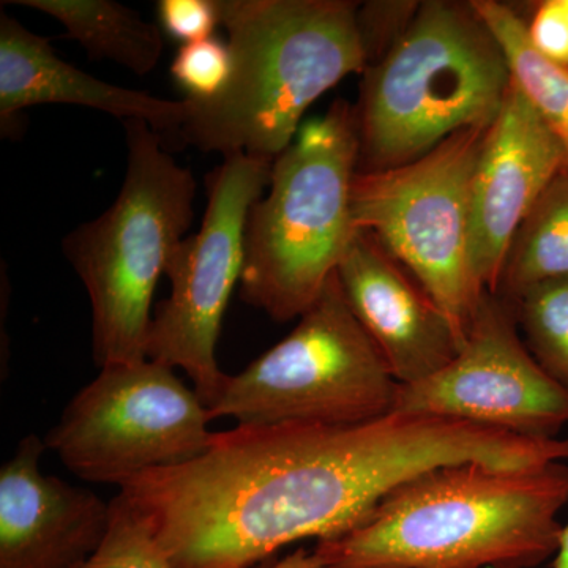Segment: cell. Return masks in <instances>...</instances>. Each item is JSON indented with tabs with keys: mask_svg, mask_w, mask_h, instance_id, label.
<instances>
[{
	"mask_svg": "<svg viewBox=\"0 0 568 568\" xmlns=\"http://www.w3.org/2000/svg\"><path fill=\"white\" fill-rule=\"evenodd\" d=\"M536 439L392 413L361 425H237L192 462L142 474L119 496L175 568H260L295 541L343 536L403 481L448 465L567 462Z\"/></svg>",
	"mask_w": 568,
	"mask_h": 568,
	"instance_id": "cell-1",
	"label": "cell"
},
{
	"mask_svg": "<svg viewBox=\"0 0 568 568\" xmlns=\"http://www.w3.org/2000/svg\"><path fill=\"white\" fill-rule=\"evenodd\" d=\"M567 504L566 462L435 467L306 559L310 568H534L555 558Z\"/></svg>",
	"mask_w": 568,
	"mask_h": 568,
	"instance_id": "cell-2",
	"label": "cell"
},
{
	"mask_svg": "<svg viewBox=\"0 0 568 568\" xmlns=\"http://www.w3.org/2000/svg\"><path fill=\"white\" fill-rule=\"evenodd\" d=\"M233 77L211 102L189 103L178 144L271 160L298 133L325 92L369 65L349 0H216Z\"/></svg>",
	"mask_w": 568,
	"mask_h": 568,
	"instance_id": "cell-3",
	"label": "cell"
},
{
	"mask_svg": "<svg viewBox=\"0 0 568 568\" xmlns=\"http://www.w3.org/2000/svg\"><path fill=\"white\" fill-rule=\"evenodd\" d=\"M510 89L503 47L470 2H418L364 71L354 106L357 173L403 166L452 134L491 125Z\"/></svg>",
	"mask_w": 568,
	"mask_h": 568,
	"instance_id": "cell-4",
	"label": "cell"
},
{
	"mask_svg": "<svg viewBox=\"0 0 568 568\" xmlns=\"http://www.w3.org/2000/svg\"><path fill=\"white\" fill-rule=\"evenodd\" d=\"M125 126V179L110 209L80 224L62 242L92 312L97 366L148 358L156 284L193 222L196 181L175 163L149 123Z\"/></svg>",
	"mask_w": 568,
	"mask_h": 568,
	"instance_id": "cell-5",
	"label": "cell"
},
{
	"mask_svg": "<svg viewBox=\"0 0 568 568\" xmlns=\"http://www.w3.org/2000/svg\"><path fill=\"white\" fill-rule=\"evenodd\" d=\"M355 108L336 100L301 126L272 164L268 193L250 211L241 298L276 323L304 315L338 271L357 227Z\"/></svg>",
	"mask_w": 568,
	"mask_h": 568,
	"instance_id": "cell-6",
	"label": "cell"
},
{
	"mask_svg": "<svg viewBox=\"0 0 568 568\" xmlns=\"http://www.w3.org/2000/svg\"><path fill=\"white\" fill-rule=\"evenodd\" d=\"M398 390L335 272L282 342L227 375L209 416L237 425H361L394 413Z\"/></svg>",
	"mask_w": 568,
	"mask_h": 568,
	"instance_id": "cell-7",
	"label": "cell"
},
{
	"mask_svg": "<svg viewBox=\"0 0 568 568\" xmlns=\"http://www.w3.org/2000/svg\"><path fill=\"white\" fill-rule=\"evenodd\" d=\"M489 125L452 134L414 162L357 173L351 211L467 335L484 290L470 265V190Z\"/></svg>",
	"mask_w": 568,
	"mask_h": 568,
	"instance_id": "cell-8",
	"label": "cell"
},
{
	"mask_svg": "<svg viewBox=\"0 0 568 568\" xmlns=\"http://www.w3.org/2000/svg\"><path fill=\"white\" fill-rule=\"evenodd\" d=\"M209 407L171 366L151 358L104 366L44 437L74 476L118 487L192 462L213 433Z\"/></svg>",
	"mask_w": 568,
	"mask_h": 568,
	"instance_id": "cell-9",
	"label": "cell"
},
{
	"mask_svg": "<svg viewBox=\"0 0 568 568\" xmlns=\"http://www.w3.org/2000/svg\"><path fill=\"white\" fill-rule=\"evenodd\" d=\"M272 164L233 153L205 178L207 205L200 233L186 237L171 257L164 274L171 293L149 328L148 358L182 369L207 407L227 377L216 362V345L231 295L244 274L250 211L267 190Z\"/></svg>",
	"mask_w": 568,
	"mask_h": 568,
	"instance_id": "cell-10",
	"label": "cell"
},
{
	"mask_svg": "<svg viewBox=\"0 0 568 568\" xmlns=\"http://www.w3.org/2000/svg\"><path fill=\"white\" fill-rule=\"evenodd\" d=\"M394 413L552 439L568 425V394L530 354L514 306L487 291L457 357L435 375L399 386Z\"/></svg>",
	"mask_w": 568,
	"mask_h": 568,
	"instance_id": "cell-11",
	"label": "cell"
},
{
	"mask_svg": "<svg viewBox=\"0 0 568 568\" xmlns=\"http://www.w3.org/2000/svg\"><path fill=\"white\" fill-rule=\"evenodd\" d=\"M566 159L556 138L511 82L489 125L470 190V265L495 294L515 234Z\"/></svg>",
	"mask_w": 568,
	"mask_h": 568,
	"instance_id": "cell-12",
	"label": "cell"
},
{
	"mask_svg": "<svg viewBox=\"0 0 568 568\" xmlns=\"http://www.w3.org/2000/svg\"><path fill=\"white\" fill-rule=\"evenodd\" d=\"M336 275L399 386L435 375L465 345L450 317L375 235L357 230Z\"/></svg>",
	"mask_w": 568,
	"mask_h": 568,
	"instance_id": "cell-13",
	"label": "cell"
},
{
	"mask_svg": "<svg viewBox=\"0 0 568 568\" xmlns=\"http://www.w3.org/2000/svg\"><path fill=\"white\" fill-rule=\"evenodd\" d=\"M36 433L0 470V568H81L102 547L111 503L41 473Z\"/></svg>",
	"mask_w": 568,
	"mask_h": 568,
	"instance_id": "cell-14",
	"label": "cell"
},
{
	"mask_svg": "<svg viewBox=\"0 0 568 568\" xmlns=\"http://www.w3.org/2000/svg\"><path fill=\"white\" fill-rule=\"evenodd\" d=\"M74 104L106 112L123 122L149 123L164 142L178 140L189 119L186 100H166L132 91L67 63L52 51L50 40L0 14V126H11L28 108L39 104Z\"/></svg>",
	"mask_w": 568,
	"mask_h": 568,
	"instance_id": "cell-15",
	"label": "cell"
},
{
	"mask_svg": "<svg viewBox=\"0 0 568 568\" xmlns=\"http://www.w3.org/2000/svg\"><path fill=\"white\" fill-rule=\"evenodd\" d=\"M7 6L39 10L65 28L95 61H111L145 77L163 55L160 28L136 10L112 0H7Z\"/></svg>",
	"mask_w": 568,
	"mask_h": 568,
	"instance_id": "cell-16",
	"label": "cell"
},
{
	"mask_svg": "<svg viewBox=\"0 0 568 568\" xmlns=\"http://www.w3.org/2000/svg\"><path fill=\"white\" fill-rule=\"evenodd\" d=\"M470 6L503 47L515 88L559 142L568 171L567 67L549 61L536 50L530 43L525 18L514 7L496 0H473Z\"/></svg>",
	"mask_w": 568,
	"mask_h": 568,
	"instance_id": "cell-17",
	"label": "cell"
},
{
	"mask_svg": "<svg viewBox=\"0 0 568 568\" xmlns=\"http://www.w3.org/2000/svg\"><path fill=\"white\" fill-rule=\"evenodd\" d=\"M568 278V171L556 175L521 223L495 294L514 304L538 284Z\"/></svg>",
	"mask_w": 568,
	"mask_h": 568,
	"instance_id": "cell-18",
	"label": "cell"
},
{
	"mask_svg": "<svg viewBox=\"0 0 568 568\" xmlns=\"http://www.w3.org/2000/svg\"><path fill=\"white\" fill-rule=\"evenodd\" d=\"M511 306L530 354L568 394V278L538 284Z\"/></svg>",
	"mask_w": 568,
	"mask_h": 568,
	"instance_id": "cell-19",
	"label": "cell"
},
{
	"mask_svg": "<svg viewBox=\"0 0 568 568\" xmlns=\"http://www.w3.org/2000/svg\"><path fill=\"white\" fill-rule=\"evenodd\" d=\"M111 526L102 547L81 568H175L148 525L121 496L111 500ZM260 568H305L302 549Z\"/></svg>",
	"mask_w": 568,
	"mask_h": 568,
	"instance_id": "cell-20",
	"label": "cell"
},
{
	"mask_svg": "<svg viewBox=\"0 0 568 568\" xmlns=\"http://www.w3.org/2000/svg\"><path fill=\"white\" fill-rule=\"evenodd\" d=\"M230 44L216 39L182 44L175 54L171 74L175 84L193 102H211L222 95L233 77Z\"/></svg>",
	"mask_w": 568,
	"mask_h": 568,
	"instance_id": "cell-21",
	"label": "cell"
},
{
	"mask_svg": "<svg viewBox=\"0 0 568 568\" xmlns=\"http://www.w3.org/2000/svg\"><path fill=\"white\" fill-rule=\"evenodd\" d=\"M156 11L164 31L183 44L212 39L220 24L216 0H160Z\"/></svg>",
	"mask_w": 568,
	"mask_h": 568,
	"instance_id": "cell-22",
	"label": "cell"
},
{
	"mask_svg": "<svg viewBox=\"0 0 568 568\" xmlns=\"http://www.w3.org/2000/svg\"><path fill=\"white\" fill-rule=\"evenodd\" d=\"M526 29L538 52L568 69V0L536 3Z\"/></svg>",
	"mask_w": 568,
	"mask_h": 568,
	"instance_id": "cell-23",
	"label": "cell"
},
{
	"mask_svg": "<svg viewBox=\"0 0 568 568\" xmlns=\"http://www.w3.org/2000/svg\"><path fill=\"white\" fill-rule=\"evenodd\" d=\"M551 568H568V523L564 526L559 548L556 551L555 559H552Z\"/></svg>",
	"mask_w": 568,
	"mask_h": 568,
	"instance_id": "cell-24",
	"label": "cell"
}]
</instances>
